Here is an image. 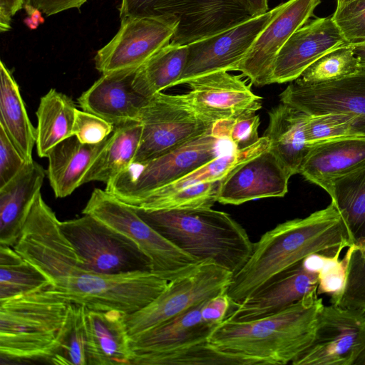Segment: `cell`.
Segmentation results:
<instances>
[{
	"instance_id": "7402d4cb",
	"label": "cell",
	"mask_w": 365,
	"mask_h": 365,
	"mask_svg": "<svg viewBox=\"0 0 365 365\" xmlns=\"http://www.w3.org/2000/svg\"><path fill=\"white\" fill-rule=\"evenodd\" d=\"M138 68L103 73L78 98L79 106L114 126L139 120L141 110L150 98L141 95L134 88Z\"/></svg>"
},
{
	"instance_id": "7c38bea8",
	"label": "cell",
	"mask_w": 365,
	"mask_h": 365,
	"mask_svg": "<svg viewBox=\"0 0 365 365\" xmlns=\"http://www.w3.org/2000/svg\"><path fill=\"white\" fill-rule=\"evenodd\" d=\"M60 227L84 265L94 272H151L150 259L134 242L90 215L61 222Z\"/></svg>"
},
{
	"instance_id": "ab89813d",
	"label": "cell",
	"mask_w": 365,
	"mask_h": 365,
	"mask_svg": "<svg viewBox=\"0 0 365 365\" xmlns=\"http://www.w3.org/2000/svg\"><path fill=\"white\" fill-rule=\"evenodd\" d=\"M331 18L349 45L365 43V0L336 7Z\"/></svg>"
},
{
	"instance_id": "e0dca14e",
	"label": "cell",
	"mask_w": 365,
	"mask_h": 365,
	"mask_svg": "<svg viewBox=\"0 0 365 365\" xmlns=\"http://www.w3.org/2000/svg\"><path fill=\"white\" fill-rule=\"evenodd\" d=\"M178 24L147 17L121 19L115 36L97 51L96 68L102 74L139 68L155 52L171 42Z\"/></svg>"
},
{
	"instance_id": "6da1fadb",
	"label": "cell",
	"mask_w": 365,
	"mask_h": 365,
	"mask_svg": "<svg viewBox=\"0 0 365 365\" xmlns=\"http://www.w3.org/2000/svg\"><path fill=\"white\" fill-rule=\"evenodd\" d=\"M60 222L38 196L14 248L48 278L53 292L68 302L129 314L166 288L168 280L150 271L103 274L90 270L63 235Z\"/></svg>"
},
{
	"instance_id": "4dcf8cb0",
	"label": "cell",
	"mask_w": 365,
	"mask_h": 365,
	"mask_svg": "<svg viewBox=\"0 0 365 365\" xmlns=\"http://www.w3.org/2000/svg\"><path fill=\"white\" fill-rule=\"evenodd\" d=\"M187 45L170 42L155 52L136 72L133 86L141 95L150 98L175 86L187 58Z\"/></svg>"
},
{
	"instance_id": "f6af8a7d",
	"label": "cell",
	"mask_w": 365,
	"mask_h": 365,
	"mask_svg": "<svg viewBox=\"0 0 365 365\" xmlns=\"http://www.w3.org/2000/svg\"><path fill=\"white\" fill-rule=\"evenodd\" d=\"M87 0H26L25 7L29 14L38 10L46 16L73 9H79Z\"/></svg>"
},
{
	"instance_id": "60d3db41",
	"label": "cell",
	"mask_w": 365,
	"mask_h": 365,
	"mask_svg": "<svg viewBox=\"0 0 365 365\" xmlns=\"http://www.w3.org/2000/svg\"><path fill=\"white\" fill-rule=\"evenodd\" d=\"M114 125L105 119L87 111L76 110L73 135L81 143L97 144L108 138Z\"/></svg>"
},
{
	"instance_id": "9c48e42d",
	"label": "cell",
	"mask_w": 365,
	"mask_h": 365,
	"mask_svg": "<svg viewBox=\"0 0 365 365\" xmlns=\"http://www.w3.org/2000/svg\"><path fill=\"white\" fill-rule=\"evenodd\" d=\"M232 273L212 261L198 262L168 281L150 303L125 321L130 336L159 325L226 291Z\"/></svg>"
},
{
	"instance_id": "484cf974",
	"label": "cell",
	"mask_w": 365,
	"mask_h": 365,
	"mask_svg": "<svg viewBox=\"0 0 365 365\" xmlns=\"http://www.w3.org/2000/svg\"><path fill=\"white\" fill-rule=\"evenodd\" d=\"M269 125L264 133L269 150L292 176L300 167L312 145L306 132L309 115L281 102L269 112Z\"/></svg>"
},
{
	"instance_id": "f35d334b",
	"label": "cell",
	"mask_w": 365,
	"mask_h": 365,
	"mask_svg": "<svg viewBox=\"0 0 365 365\" xmlns=\"http://www.w3.org/2000/svg\"><path fill=\"white\" fill-rule=\"evenodd\" d=\"M260 124L259 115L256 113L242 115L229 120L215 123L212 133L220 138L229 141L232 148L242 150L248 148L260 138L258 128Z\"/></svg>"
},
{
	"instance_id": "5b68a950",
	"label": "cell",
	"mask_w": 365,
	"mask_h": 365,
	"mask_svg": "<svg viewBox=\"0 0 365 365\" xmlns=\"http://www.w3.org/2000/svg\"><path fill=\"white\" fill-rule=\"evenodd\" d=\"M69 303L51 287L0 300L1 364L35 361L51 364Z\"/></svg>"
},
{
	"instance_id": "d4e9b609",
	"label": "cell",
	"mask_w": 365,
	"mask_h": 365,
	"mask_svg": "<svg viewBox=\"0 0 365 365\" xmlns=\"http://www.w3.org/2000/svg\"><path fill=\"white\" fill-rule=\"evenodd\" d=\"M46 175L34 160L0 188V245L14 247Z\"/></svg>"
},
{
	"instance_id": "4316f807",
	"label": "cell",
	"mask_w": 365,
	"mask_h": 365,
	"mask_svg": "<svg viewBox=\"0 0 365 365\" xmlns=\"http://www.w3.org/2000/svg\"><path fill=\"white\" fill-rule=\"evenodd\" d=\"M110 135L97 144H83L72 136L51 150L47 156V175L56 197H66L83 185L86 171L105 148Z\"/></svg>"
},
{
	"instance_id": "d6986e66",
	"label": "cell",
	"mask_w": 365,
	"mask_h": 365,
	"mask_svg": "<svg viewBox=\"0 0 365 365\" xmlns=\"http://www.w3.org/2000/svg\"><path fill=\"white\" fill-rule=\"evenodd\" d=\"M348 45L331 16L309 20L279 51L274 63L272 83L292 82L324 54Z\"/></svg>"
},
{
	"instance_id": "7a4b0ae2",
	"label": "cell",
	"mask_w": 365,
	"mask_h": 365,
	"mask_svg": "<svg viewBox=\"0 0 365 365\" xmlns=\"http://www.w3.org/2000/svg\"><path fill=\"white\" fill-rule=\"evenodd\" d=\"M353 245L349 228L331 202L303 218L287 220L254 243L245 264L232 274L225 292L240 303L284 271L313 255L339 258Z\"/></svg>"
},
{
	"instance_id": "bcb514c9",
	"label": "cell",
	"mask_w": 365,
	"mask_h": 365,
	"mask_svg": "<svg viewBox=\"0 0 365 365\" xmlns=\"http://www.w3.org/2000/svg\"><path fill=\"white\" fill-rule=\"evenodd\" d=\"M26 0H0V30L6 32L11 29L12 17L25 6Z\"/></svg>"
},
{
	"instance_id": "8fae6325",
	"label": "cell",
	"mask_w": 365,
	"mask_h": 365,
	"mask_svg": "<svg viewBox=\"0 0 365 365\" xmlns=\"http://www.w3.org/2000/svg\"><path fill=\"white\" fill-rule=\"evenodd\" d=\"M225 141L212 132L205 134L148 162L132 165L108 182L105 190L123 202L140 197L214 159Z\"/></svg>"
},
{
	"instance_id": "b9f144b4",
	"label": "cell",
	"mask_w": 365,
	"mask_h": 365,
	"mask_svg": "<svg viewBox=\"0 0 365 365\" xmlns=\"http://www.w3.org/2000/svg\"><path fill=\"white\" fill-rule=\"evenodd\" d=\"M27 163L0 127V188L11 180Z\"/></svg>"
},
{
	"instance_id": "ba28073f",
	"label": "cell",
	"mask_w": 365,
	"mask_h": 365,
	"mask_svg": "<svg viewBox=\"0 0 365 365\" xmlns=\"http://www.w3.org/2000/svg\"><path fill=\"white\" fill-rule=\"evenodd\" d=\"M82 213L134 242L150 259L151 272L168 281L198 262L143 220L133 207L106 190L95 188Z\"/></svg>"
},
{
	"instance_id": "83f0119b",
	"label": "cell",
	"mask_w": 365,
	"mask_h": 365,
	"mask_svg": "<svg viewBox=\"0 0 365 365\" xmlns=\"http://www.w3.org/2000/svg\"><path fill=\"white\" fill-rule=\"evenodd\" d=\"M141 135L139 120L115 125L106 145L86 171L83 184L92 181L107 184L128 170L135 159Z\"/></svg>"
},
{
	"instance_id": "2e32d148",
	"label": "cell",
	"mask_w": 365,
	"mask_h": 365,
	"mask_svg": "<svg viewBox=\"0 0 365 365\" xmlns=\"http://www.w3.org/2000/svg\"><path fill=\"white\" fill-rule=\"evenodd\" d=\"M273 13L274 8L222 32L188 44L186 64L175 86L216 71H235Z\"/></svg>"
},
{
	"instance_id": "e575fe53",
	"label": "cell",
	"mask_w": 365,
	"mask_h": 365,
	"mask_svg": "<svg viewBox=\"0 0 365 365\" xmlns=\"http://www.w3.org/2000/svg\"><path fill=\"white\" fill-rule=\"evenodd\" d=\"M220 182L200 183L166 195L145 196L124 202L135 208L150 211L210 208L217 202Z\"/></svg>"
},
{
	"instance_id": "5bb4252c",
	"label": "cell",
	"mask_w": 365,
	"mask_h": 365,
	"mask_svg": "<svg viewBox=\"0 0 365 365\" xmlns=\"http://www.w3.org/2000/svg\"><path fill=\"white\" fill-rule=\"evenodd\" d=\"M279 97L281 102L309 115L351 113L354 115L352 135L365 137V66L352 75L332 81L309 84L297 78Z\"/></svg>"
},
{
	"instance_id": "52a82bcc",
	"label": "cell",
	"mask_w": 365,
	"mask_h": 365,
	"mask_svg": "<svg viewBox=\"0 0 365 365\" xmlns=\"http://www.w3.org/2000/svg\"><path fill=\"white\" fill-rule=\"evenodd\" d=\"M121 19L147 17L175 22L171 42L188 45L215 35L252 16L235 0H122Z\"/></svg>"
},
{
	"instance_id": "3957f363",
	"label": "cell",
	"mask_w": 365,
	"mask_h": 365,
	"mask_svg": "<svg viewBox=\"0 0 365 365\" xmlns=\"http://www.w3.org/2000/svg\"><path fill=\"white\" fill-rule=\"evenodd\" d=\"M324 305L317 289L259 319H224L212 331L207 343L235 358L241 365L292 364L312 342Z\"/></svg>"
},
{
	"instance_id": "603a6c76",
	"label": "cell",
	"mask_w": 365,
	"mask_h": 365,
	"mask_svg": "<svg viewBox=\"0 0 365 365\" xmlns=\"http://www.w3.org/2000/svg\"><path fill=\"white\" fill-rule=\"evenodd\" d=\"M365 167V137L349 135L312 146L299 173L329 195L334 180Z\"/></svg>"
},
{
	"instance_id": "7bdbcfd3",
	"label": "cell",
	"mask_w": 365,
	"mask_h": 365,
	"mask_svg": "<svg viewBox=\"0 0 365 365\" xmlns=\"http://www.w3.org/2000/svg\"><path fill=\"white\" fill-rule=\"evenodd\" d=\"M346 257L329 258L327 264L319 273L317 288L318 294L331 293V298L338 295L342 290L346 277Z\"/></svg>"
},
{
	"instance_id": "836d02e7",
	"label": "cell",
	"mask_w": 365,
	"mask_h": 365,
	"mask_svg": "<svg viewBox=\"0 0 365 365\" xmlns=\"http://www.w3.org/2000/svg\"><path fill=\"white\" fill-rule=\"evenodd\" d=\"M86 307L70 302L64 322L58 333L51 364L87 365L86 345Z\"/></svg>"
},
{
	"instance_id": "44dd1931",
	"label": "cell",
	"mask_w": 365,
	"mask_h": 365,
	"mask_svg": "<svg viewBox=\"0 0 365 365\" xmlns=\"http://www.w3.org/2000/svg\"><path fill=\"white\" fill-rule=\"evenodd\" d=\"M319 280V272L307 268L303 260L243 301L232 304L225 319L249 321L272 314L317 289Z\"/></svg>"
},
{
	"instance_id": "ee69618b",
	"label": "cell",
	"mask_w": 365,
	"mask_h": 365,
	"mask_svg": "<svg viewBox=\"0 0 365 365\" xmlns=\"http://www.w3.org/2000/svg\"><path fill=\"white\" fill-rule=\"evenodd\" d=\"M232 302L225 292L204 302L202 315L205 320L213 324H220L230 309Z\"/></svg>"
},
{
	"instance_id": "ac0fdd59",
	"label": "cell",
	"mask_w": 365,
	"mask_h": 365,
	"mask_svg": "<svg viewBox=\"0 0 365 365\" xmlns=\"http://www.w3.org/2000/svg\"><path fill=\"white\" fill-rule=\"evenodd\" d=\"M185 84L188 103L201 116L215 123L256 113L262 97L255 95L240 76L220 71L195 78Z\"/></svg>"
},
{
	"instance_id": "681fc988",
	"label": "cell",
	"mask_w": 365,
	"mask_h": 365,
	"mask_svg": "<svg viewBox=\"0 0 365 365\" xmlns=\"http://www.w3.org/2000/svg\"><path fill=\"white\" fill-rule=\"evenodd\" d=\"M354 365H365V346L355 360Z\"/></svg>"
},
{
	"instance_id": "f546056e",
	"label": "cell",
	"mask_w": 365,
	"mask_h": 365,
	"mask_svg": "<svg viewBox=\"0 0 365 365\" xmlns=\"http://www.w3.org/2000/svg\"><path fill=\"white\" fill-rule=\"evenodd\" d=\"M76 110L70 97L54 88L41 98L36 128V145L40 158H47L56 145L73 136Z\"/></svg>"
},
{
	"instance_id": "30bf717a",
	"label": "cell",
	"mask_w": 365,
	"mask_h": 365,
	"mask_svg": "<svg viewBox=\"0 0 365 365\" xmlns=\"http://www.w3.org/2000/svg\"><path fill=\"white\" fill-rule=\"evenodd\" d=\"M139 121L142 135L132 165L148 162L210 133L215 124L198 114L188 103L185 94L162 92L148 99Z\"/></svg>"
},
{
	"instance_id": "8992f818",
	"label": "cell",
	"mask_w": 365,
	"mask_h": 365,
	"mask_svg": "<svg viewBox=\"0 0 365 365\" xmlns=\"http://www.w3.org/2000/svg\"><path fill=\"white\" fill-rule=\"evenodd\" d=\"M204 302L131 336V365L232 364L230 356L214 349L207 343L218 324L202 317Z\"/></svg>"
},
{
	"instance_id": "d6a6232c",
	"label": "cell",
	"mask_w": 365,
	"mask_h": 365,
	"mask_svg": "<svg viewBox=\"0 0 365 365\" xmlns=\"http://www.w3.org/2000/svg\"><path fill=\"white\" fill-rule=\"evenodd\" d=\"M51 286L48 278L12 247L0 245V300Z\"/></svg>"
},
{
	"instance_id": "9a60e30c",
	"label": "cell",
	"mask_w": 365,
	"mask_h": 365,
	"mask_svg": "<svg viewBox=\"0 0 365 365\" xmlns=\"http://www.w3.org/2000/svg\"><path fill=\"white\" fill-rule=\"evenodd\" d=\"M321 0H288L274 8V13L237 65L256 86L272 83L276 58L291 36L312 16Z\"/></svg>"
},
{
	"instance_id": "1f68e13d",
	"label": "cell",
	"mask_w": 365,
	"mask_h": 365,
	"mask_svg": "<svg viewBox=\"0 0 365 365\" xmlns=\"http://www.w3.org/2000/svg\"><path fill=\"white\" fill-rule=\"evenodd\" d=\"M329 195L344 218L353 244L365 245V167L334 180Z\"/></svg>"
},
{
	"instance_id": "ffe728a7",
	"label": "cell",
	"mask_w": 365,
	"mask_h": 365,
	"mask_svg": "<svg viewBox=\"0 0 365 365\" xmlns=\"http://www.w3.org/2000/svg\"><path fill=\"white\" fill-rule=\"evenodd\" d=\"M290 177L267 149L236 166L220 181L217 202L239 205L257 199L284 197Z\"/></svg>"
},
{
	"instance_id": "7dc6e473",
	"label": "cell",
	"mask_w": 365,
	"mask_h": 365,
	"mask_svg": "<svg viewBox=\"0 0 365 365\" xmlns=\"http://www.w3.org/2000/svg\"><path fill=\"white\" fill-rule=\"evenodd\" d=\"M241 4L252 16H258L268 10V0H235Z\"/></svg>"
},
{
	"instance_id": "4fadbf2b",
	"label": "cell",
	"mask_w": 365,
	"mask_h": 365,
	"mask_svg": "<svg viewBox=\"0 0 365 365\" xmlns=\"http://www.w3.org/2000/svg\"><path fill=\"white\" fill-rule=\"evenodd\" d=\"M365 346V312L324 305L310 344L293 365H354Z\"/></svg>"
},
{
	"instance_id": "c3c4849f",
	"label": "cell",
	"mask_w": 365,
	"mask_h": 365,
	"mask_svg": "<svg viewBox=\"0 0 365 365\" xmlns=\"http://www.w3.org/2000/svg\"><path fill=\"white\" fill-rule=\"evenodd\" d=\"M351 46L361 66H365V43Z\"/></svg>"
},
{
	"instance_id": "f907efd6",
	"label": "cell",
	"mask_w": 365,
	"mask_h": 365,
	"mask_svg": "<svg viewBox=\"0 0 365 365\" xmlns=\"http://www.w3.org/2000/svg\"><path fill=\"white\" fill-rule=\"evenodd\" d=\"M354 0H336V7H340Z\"/></svg>"
},
{
	"instance_id": "cb8c5ba5",
	"label": "cell",
	"mask_w": 365,
	"mask_h": 365,
	"mask_svg": "<svg viewBox=\"0 0 365 365\" xmlns=\"http://www.w3.org/2000/svg\"><path fill=\"white\" fill-rule=\"evenodd\" d=\"M86 327L87 365H131L133 351L124 313L86 308Z\"/></svg>"
},
{
	"instance_id": "d590c367",
	"label": "cell",
	"mask_w": 365,
	"mask_h": 365,
	"mask_svg": "<svg viewBox=\"0 0 365 365\" xmlns=\"http://www.w3.org/2000/svg\"><path fill=\"white\" fill-rule=\"evenodd\" d=\"M361 68L359 60L351 45L336 48L317 60L298 78L314 84L344 78L357 72Z\"/></svg>"
},
{
	"instance_id": "816d5d0a",
	"label": "cell",
	"mask_w": 365,
	"mask_h": 365,
	"mask_svg": "<svg viewBox=\"0 0 365 365\" xmlns=\"http://www.w3.org/2000/svg\"><path fill=\"white\" fill-rule=\"evenodd\" d=\"M356 245H358L359 247H361L362 249H364L365 250V245H359V244H355Z\"/></svg>"
},
{
	"instance_id": "74e56055",
	"label": "cell",
	"mask_w": 365,
	"mask_h": 365,
	"mask_svg": "<svg viewBox=\"0 0 365 365\" xmlns=\"http://www.w3.org/2000/svg\"><path fill=\"white\" fill-rule=\"evenodd\" d=\"M354 120L352 113L345 112L309 115L306 132L309 145L352 135L351 127Z\"/></svg>"
},
{
	"instance_id": "277c9868",
	"label": "cell",
	"mask_w": 365,
	"mask_h": 365,
	"mask_svg": "<svg viewBox=\"0 0 365 365\" xmlns=\"http://www.w3.org/2000/svg\"><path fill=\"white\" fill-rule=\"evenodd\" d=\"M133 208L148 224L198 262L210 260L235 274L252 254L254 243L247 232L225 212L212 207Z\"/></svg>"
},
{
	"instance_id": "f1b7e54d",
	"label": "cell",
	"mask_w": 365,
	"mask_h": 365,
	"mask_svg": "<svg viewBox=\"0 0 365 365\" xmlns=\"http://www.w3.org/2000/svg\"><path fill=\"white\" fill-rule=\"evenodd\" d=\"M0 127L23 158L33 160L36 128L33 126L19 87L2 61L0 63Z\"/></svg>"
},
{
	"instance_id": "8d00e7d4",
	"label": "cell",
	"mask_w": 365,
	"mask_h": 365,
	"mask_svg": "<svg viewBox=\"0 0 365 365\" xmlns=\"http://www.w3.org/2000/svg\"><path fill=\"white\" fill-rule=\"evenodd\" d=\"M346 277L341 292L331 302L365 312V250L353 244L347 248Z\"/></svg>"
}]
</instances>
